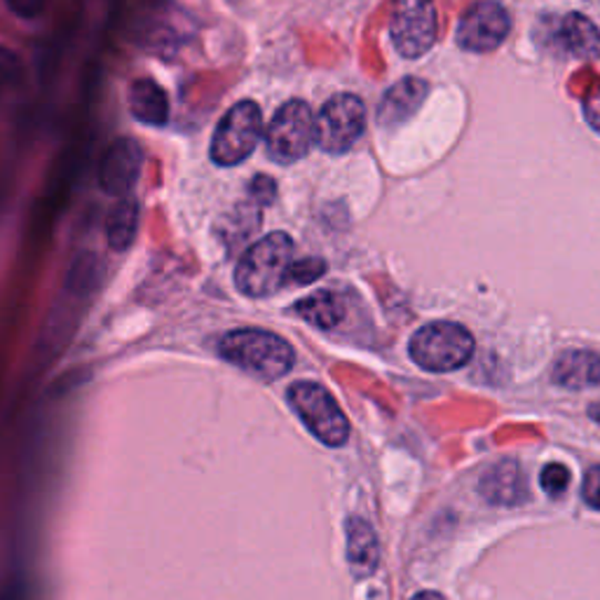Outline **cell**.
<instances>
[{"mask_svg":"<svg viewBox=\"0 0 600 600\" xmlns=\"http://www.w3.org/2000/svg\"><path fill=\"white\" fill-rule=\"evenodd\" d=\"M511 29L509 12L497 0H478L459 19L455 40L467 52H493L505 43Z\"/></svg>","mask_w":600,"mask_h":600,"instance_id":"9","label":"cell"},{"mask_svg":"<svg viewBox=\"0 0 600 600\" xmlns=\"http://www.w3.org/2000/svg\"><path fill=\"white\" fill-rule=\"evenodd\" d=\"M390 35L402 56L417 59L427 54L438 35V17L432 0H394Z\"/></svg>","mask_w":600,"mask_h":600,"instance_id":"8","label":"cell"},{"mask_svg":"<svg viewBox=\"0 0 600 600\" xmlns=\"http://www.w3.org/2000/svg\"><path fill=\"white\" fill-rule=\"evenodd\" d=\"M144 167V151L134 138H115L104 151L102 165H99V184L117 197H127L136 186L138 174Z\"/></svg>","mask_w":600,"mask_h":600,"instance_id":"10","label":"cell"},{"mask_svg":"<svg viewBox=\"0 0 600 600\" xmlns=\"http://www.w3.org/2000/svg\"><path fill=\"white\" fill-rule=\"evenodd\" d=\"M430 87L425 80L420 77H404L399 80L396 85H392L383 102H380V108H377V123L392 130L396 125H404L408 117H413V113L423 106L425 96H427Z\"/></svg>","mask_w":600,"mask_h":600,"instance_id":"13","label":"cell"},{"mask_svg":"<svg viewBox=\"0 0 600 600\" xmlns=\"http://www.w3.org/2000/svg\"><path fill=\"white\" fill-rule=\"evenodd\" d=\"M585 115L589 120V125L600 134V90H596L585 102Z\"/></svg>","mask_w":600,"mask_h":600,"instance_id":"25","label":"cell"},{"mask_svg":"<svg viewBox=\"0 0 600 600\" xmlns=\"http://www.w3.org/2000/svg\"><path fill=\"white\" fill-rule=\"evenodd\" d=\"M287 399L300 423L308 427V432L317 438L319 444L329 448H338L348 444L350 438V423L338 406L333 394L319 383L310 380H298L287 392Z\"/></svg>","mask_w":600,"mask_h":600,"instance_id":"3","label":"cell"},{"mask_svg":"<svg viewBox=\"0 0 600 600\" xmlns=\"http://www.w3.org/2000/svg\"><path fill=\"white\" fill-rule=\"evenodd\" d=\"M24 85V64L12 50L0 48V106Z\"/></svg>","mask_w":600,"mask_h":600,"instance_id":"19","label":"cell"},{"mask_svg":"<svg viewBox=\"0 0 600 600\" xmlns=\"http://www.w3.org/2000/svg\"><path fill=\"white\" fill-rule=\"evenodd\" d=\"M293 312L314 329H335L345 317L343 298L333 291H314L306 298H300L293 306Z\"/></svg>","mask_w":600,"mask_h":600,"instance_id":"17","label":"cell"},{"mask_svg":"<svg viewBox=\"0 0 600 600\" xmlns=\"http://www.w3.org/2000/svg\"><path fill=\"white\" fill-rule=\"evenodd\" d=\"M218 352L232 366L261 380L285 377L293 362V348L282 335L263 329H237L221 338Z\"/></svg>","mask_w":600,"mask_h":600,"instance_id":"1","label":"cell"},{"mask_svg":"<svg viewBox=\"0 0 600 600\" xmlns=\"http://www.w3.org/2000/svg\"><path fill=\"white\" fill-rule=\"evenodd\" d=\"M293 254V242L287 232H272L258 239L235 268V285L249 298H266L287 287V272Z\"/></svg>","mask_w":600,"mask_h":600,"instance_id":"2","label":"cell"},{"mask_svg":"<svg viewBox=\"0 0 600 600\" xmlns=\"http://www.w3.org/2000/svg\"><path fill=\"white\" fill-rule=\"evenodd\" d=\"M345 556L354 579H369L380 566V545L373 526L362 516H350L345 524Z\"/></svg>","mask_w":600,"mask_h":600,"instance_id":"12","label":"cell"},{"mask_svg":"<svg viewBox=\"0 0 600 600\" xmlns=\"http://www.w3.org/2000/svg\"><path fill=\"white\" fill-rule=\"evenodd\" d=\"M408 352L413 362L425 371H457L463 369L474 354V335L463 324L432 322L413 333Z\"/></svg>","mask_w":600,"mask_h":600,"instance_id":"4","label":"cell"},{"mask_svg":"<svg viewBox=\"0 0 600 600\" xmlns=\"http://www.w3.org/2000/svg\"><path fill=\"white\" fill-rule=\"evenodd\" d=\"M136 230H138L136 199H132L130 195L120 197L106 218V237H108L111 249L127 251L136 239Z\"/></svg>","mask_w":600,"mask_h":600,"instance_id":"18","label":"cell"},{"mask_svg":"<svg viewBox=\"0 0 600 600\" xmlns=\"http://www.w3.org/2000/svg\"><path fill=\"white\" fill-rule=\"evenodd\" d=\"M585 503L591 509L600 511V467H591L585 476V488H582Z\"/></svg>","mask_w":600,"mask_h":600,"instance_id":"22","label":"cell"},{"mask_svg":"<svg viewBox=\"0 0 600 600\" xmlns=\"http://www.w3.org/2000/svg\"><path fill=\"white\" fill-rule=\"evenodd\" d=\"M268 155L279 165L298 163L317 144V117L303 99H291L272 115L266 132Z\"/></svg>","mask_w":600,"mask_h":600,"instance_id":"6","label":"cell"},{"mask_svg":"<svg viewBox=\"0 0 600 600\" xmlns=\"http://www.w3.org/2000/svg\"><path fill=\"white\" fill-rule=\"evenodd\" d=\"M589 415L596 420V423H600V404H593V406L589 408Z\"/></svg>","mask_w":600,"mask_h":600,"instance_id":"27","label":"cell"},{"mask_svg":"<svg viewBox=\"0 0 600 600\" xmlns=\"http://www.w3.org/2000/svg\"><path fill=\"white\" fill-rule=\"evenodd\" d=\"M366 130V108L356 94H333L317 115V146L327 153L350 151Z\"/></svg>","mask_w":600,"mask_h":600,"instance_id":"7","label":"cell"},{"mask_svg":"<svg viewBox=\"0 0 600 600\" xmlns=\"http://www.w3.org/2000/svg\"><path fill=\"white\" fill-rule=\"evenodd\" d=\"M556 40L558 48L577 59H593L600 54V31L585 14H566L556 31Z\"/></svg>","mask_w":600,"mask_h":600,"instance_id":"15","label":"cell"},{"mask_svg":"<svg viewBox=\"0 0 600 600\" xmlns=\"http://www.w3.org/2000/svg\"><path fill=\"white\" fill-rule=\"evenodd\" d=\"M249 190H251L256 203L268 205V203H272V199H275V184L270 182L268 176H256V182L251 184Z\"/></svg>","mask_w":600,"mask_h":600,"instance_id":"24","label":"cell"},{"mask_svg":"<svg viewBox=\"0 0 600 600\" xmlns=\"http://www.w3.org/2000/svg\"><path fill=\"white\" fill-rule=\"evenodd\" d=\"M130 113L148 127H163L169 120V99L153 77L136 80L130 90Z\"/></svg>","mask_w":600,"mask_h":600,"instance_id":"16","label":"cell"},{"mask_svg":"<svg viewBox=\"0 0 600 600\" xmlns=\"http://www.w3.org/2000/svg\"><path fill=\"white\" fill-rule=\"evenodd\" d=\"M551 380L566 390H589L600 385V354L591 350H566L554 362Z\"/></svg>","mask_w":600,"mask_h":600,"instance_id":"14","label":"cell"},{"mask_svg":"<svg viewBox=\"0 0 600 600\" xmlns=\"http://www.w3.org/2000/svg\"><path fill=\"white\" fill-rule=\"evenodd\" d=\"M8 8L22 19H35L45 12L48 0H6Z\"/></svg>","mask_w":600,"mask_h":600,"instance_id":"23","label":"cell"},{"mask_svg":"<svg viewBox=\"0 0 600 600\" xmlns=\"http://www.w3.org/2000/svg\"><path fill=\"white\" fill-rule=\"evenodd\" d=\"M263 134V113L258 104L245 102L235 104L218 123L211 138V163L218 167H235L254 153Z\"/></svg>","mask_w":600,"mask_h":600,"instance_id":"5","label":"cell"},{"mask_svg":"<svg viewBox=\"0 0 600 600\" xmlns=\"http://www.w3.org/2000/svg\"><path fill=\"white\" fill-rule=\"evenodd\" d=\"M411 600H446L438 591H420Z\"/></svg>","mask_w":600,"mask_h":600,"instance_id":"26","label":"cell"},{"mask_svg":"<svg viewBox=\"0 0 600 600\" xmlns=\"http://www.w3.org/2000/svg\"><path fill=\"white\" fill-rule=\"evenodd\" d=\"M327 272V263L322 258H300V261H293L287 272V285L293 287H308L314 279H319Z\"/></svg>","mask_w":600,"mask_h":600,"instance_id":"20","label":"cell"},{"mask_svg":"<svg viewBox=\"0 0 600 600\" xmlns=\"http://www.w3.org/2000/svg\"><path fill=\"white\" fill-rule=\"evenodd\" d=\"M570 469L561 463H551L539 474V484L549 497H561L570 486Z\"/></svg>","mask_w":600,"mask_h":600,"instance_id":"21","label":"cell"},{"mask_svg":"<svg viewBox=\"0 0 600 600\" xmlns=\"http://www.w3.org/2000/svg\"><path fill=\"white\" fill-rule=\"evenodd\" d=\"M478 493L486 499V503L495 507H518L526 503L528 497V482L521 472V465L511 457L497 459L490 465L482 482H478Z\"/></svg>","mask_w":600,"mask_h":600,"instance_id":"11","label":"cell"}]
</instances>
